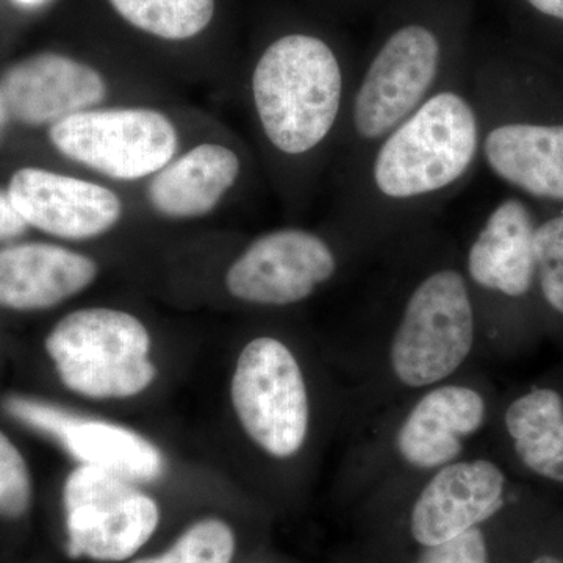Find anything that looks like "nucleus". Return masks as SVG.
Returning <instances> with one entry per match:
<instances>
[{"mask_svg":"<svg viewBox=\"0 0 563 563\" xmlns=\"http://www.w3.org/2000/svg\"><path fill=\"white\" fill-rule=\"evenodd\" d=\"M479 165L481 118L470 57L335 188L333 228L354 247L396 242L426 228L472 181Z\"/></svg>","mask_w":563,"mask_h":563,"instance_id":"f257e3e1","label":"nucleus"},{"mask_svg":"<svg viewBox=\"0 0 563 563\" xmlns=\"http://www.w3.org/2000/svg\"><path fill=\"white\" fill-rule=\"evenodd\" d=\"M473 0H391L357 66L332 162L335 188L396 125L442 90L473 52Z\"/></svg>","mask_w":563,"mask_h":563,"instance_id":"f03ea898","label":"nucleus"},{"mask_svg":"<svg viewBox=\"0 0 563 563\" xmlns=\"http://www.w3.org/2000/svg\"><path fill=\"white\" fill-rule=\"evenodd\" d=\"M355 76L351 52L320 32L280 33L255 58L252 114L288 198H301L332 165Z\"/></svg>","mask_w":563,"mask_h":563,"instance_id":"7ed1b4c3","label":"nucleus"},{"mask_svg":"<svg viewBox=\"0 0 563 563\" xmlns=\"http://www.w3.org/2000/svg\"><path fill=\"white\" fill-rule=\"evenodd\" d=\"M477 310L463 269L435 262L404 299L390 363L399 383L429 387L461 368L476 342Z\"/></svg>","mask_w":563,"mask_h":563,"instance_id":"20e7f679","label":"nucleus"},{"mask_svg":"<svg viewBox=\"0 0 563 563\" xmlns=\"http://www.w3.org/2000/svg\"><path fill=\"white\" fill-rule=\"evenodd\" d=\"M152 340L135 314L88 307L62 318L46 339L62 383L91 399H124L151 387L157 376Z\"/></svg>","mask_w":563,"mask_h":563,"instance_id":"39448f33","label":"nucleus"},{"mask_svg":"<svg viewBox=\"0 0 563 563\" xmlns=\"http://www.w3.org/2000/svg\"><path fill=\"white\" fill-rule=\"evenodd\" d=\"M58 154L114 181L151 179L176 157L179 129L152 107H95L49 128Z\"/></svg>","mask_w":563,"mask_h":563,"instance_id":"423d86ee","label":"nucleus"},{"mask_svg":"<svg viewBox=\"0 0 563 563\" xmlns=\"http://www.w3.org/2000/svg\"><path fill=\"white\" fill-rule=\"evenodd\" d=\"M342 243L335 233L274 229L252 239L225 273V290L254 307H290L307 301L342 269Z\"/></svg>","mask_w":563,"mask_h":563,"instance_id":"0eeeda50","label":"nucleus"},{"mask_svg":"<svg viewBox=\"0 0 563 563\" xmlns=\"http://www.w3.org/2000/svg\"><path fill=\"white\" fill-rule=\"evenodd\" d=\"M231 395L244 432L266 454L288 459L301 451L309 432V395L287 344L273 336L251 340L236 362Z\"/></svg>","mask_w":563,"mask_h":563,"instance_id":"6e6552de","label":"nucleus"},{"mask_svg":"<svg viewBox=\"0 0 563 563\" xmlns=\"http://www.w3.org/2000/svg\"><path fill=\"white\" fill-rule=\"evenodd\" d=\"M472 84L481 118V163L528 198L563 203V121L521 114L474 68Z\"/></svg>","mask_w":563,"mask_h":563,"instance_id":"1a4fd4ad","label":"nucleus"},{"mask_svg":"<svg viewBox=\"0 0 563 563\" xmlns=\"http://www.w3.org/2000/svg\"><path fill=\"white\" fill-rule=\"evenodd\" d=\"M63 506L74 559L125 561L146 544L161 521L157 504L136 484L90 465L69 474Z\"/></svg>","mask_w":563,"mask_h":563,"instance_id":"9d476101","label":"nucleus"},{"mask_svg":"<svg viewBox=\"0 0 563 563\" xmlns=\"http://www.w3.org/2000/svg\"><path fill=\"white\" fill-rule=\"evenodd\" d=\"M7 192L25 224L69 242L99 239L113 231L124 214L117 191L49 169H18Z\"/></svg>","mask_w":563,"mask_h":563,"instance_id":"9b49d317","label":"nucleus"},{"mask_svg":"<svg viewBox=\"0 0 563 563\" xmlns=\"http://www.w3.org/2000/svg\"><path fill=\"white\" fill-rule=\"evenodd\" d=\"M109 84L90 63L57 52L18 62L3 74L0 99L14 120L51 125L79 111L101 107Z\"/></svg>","mask_w":563,"mask_h":563,"instance_id":"f8f14e48","label":"nucleus"},{"mask_svg":"<svg viewBox=\"0 0 563 563\" xmlns=\"http://www.w3.org/2000/svg\"><path fill=\"white\" fill-rule=\"evenodd\" d=\"M536 211L520 198H506L493 207L474 233L463 262L473 299L518 301L536 284L533 233Z\"/></svg>","mask_w":563,"mask_h":563,"instance_id":"ddd939ff","label":"nucleus"},{"mask_svg":"<svg viewBox=\"0 0 563 563\" xmlns=\"http://www.w3.org/2000/svg\"><path fill=\"white\" fill-rule=\"evenodd\" d=\"M506 477L488 461L453 462L439 468L413 504L410 532L432 547L477 528L504 506Z\"/></svg>","mask_w":563,"mask_h":563,"instance_id":"4468645a","label":"nucleus"},{"mask_svg":"<svg viewBox=\"0 0 563 563\" xmlns=\"http://www.w3.org/2000/svg\"><path fill=\"white\" fill-rule=\"evenodd\" d=\"M242 152L231 144L207 141L181 152L147 181L146 199L165 220L209 217L242 181Z\"/></svg>","mask_w":563,"mask_h":563,"instance_id":"2eb2a0df","label":"nucleus"},{"mask_svg":"<svg viewBox=\"0 0 563 563\" xmlns=\"http://www.w3.org/2000/svg\"><path fill=\"white\" fill-rule=\"evenodd\" d=\"M95 258L51 243L0 250V307L44 310L87 290L98 279Z\"/></svg>","mask_w":563,"mask_h":563,"instance_id":"dca6fc26","label":"nucleus"},{"mask_svg":"<svg viewBox=\"0 0 563 563\" xmlns=\"http://www.w3.org/2000/svg\"><path fill=\"white\" fill-rule=\"evenodd\" d=\"M483 396L463 385L433 388L415 404L396 435L404 462L418 470H439L462 454L463 440L483 428Z\"/></svg>","mask_w":563,"mask_h":563,"instance_id":"f3484780","label":"nucleus"},{"mask_svg":"<svg viewBox=\"0 0 563 563\" xmlns=\"http://www.w3.org/2000/svg\"><path fill=\"white\" fill-rule=\"evenodd\" d=\"M62 444L81 465L95 466L133 484L152 483L165 472V459L154 443L113 422L79 417Z\"/></svg>","mask_w":563,"mask_h":563,"instance_id":"a211bd4d","label":"nucleus"},{"mask_svg":"<svg viewBox=\"0 0 563 563\" xmlns=\"http://www.w3.org/2000/svg\"><path fill=\"white\" fill-rule=\"evenodd\" d=\"M506 429L526 468L563 483V399L551 388H537L507 409Z\"/></svg>","mask_w":563,"mask_h":563,"instance_id":"6ab92c4d","label":"nucleus"},{"mask_svg":"<svg viewBox=\"0 0 563 563\" xmlns=\"http://www.w3.org/2000/svg\"><path fill=\"white\" fill-rule=\"evenodd\" d=\"M111 9L140 32L165 41H187L209 27L217 0H109Z\"/></svg>","mask_w":563,"mask_h":563,"instance_id":"aec40b11","label":"nucleus"},{"mask_svg":"<svg viewBox=\"0 0 563 563\" xmlns=\"http://www.w3.org/2000/svg\"><path fill=\"white\" fill-rule=\"evenodd\" d=\"M235 536L228 523L207 518L187 529L166 553L133 563H231Z\"/></svg>","mask_w":563,"mask_h":563,"instance_id":"412c9836","label":"nucleus"},{"mask_svg":"<svg viewBox=\"0 0 563 563\" xmlns=\"http://www.w3.org/2000/svg\"><path fill=\"white\" fill-rule=\"evenodd\" d=\"M533 257L536 282L544 302L563 314V213L537 222Z\"/></svg>","mask_w":563,"mask_h":563,"instance_id":"4be33fe9","label":"nucleus"},{"mask_svg":"<svg viewBox=\"0 0 563 563\" xmlns=\"http://www.w3.org/2000/svg\"><path fill=\"white\" fill-rule=\"evenodd\" d=\"M32 501L27 465L18 448L0 432V517L20 518Z\"/></svg>","mask_w":563,"mask_h":563,"instance_id":"5701e85b","label":"nucleus"},{"mask_svg":"<svg viewBox=\"0 0 563 563\" xmlns=\"http://www.w3.org/2000/svg\"><path fill=\"white\" fill-rule=\"evenodd\" d=\"M5 409L11 417L54 437L60 443L70 426L79 418L77 415L66 412L60 407L32 401L27 398L7 399Z\"/></svg>","mask_w":563,"mask_h":563,"instance_id":"b1692460","label":"nucleus"},{"mask_svg":"<svg viewBox=\"0 0 563 563\" xmlns=\"http://www.w3.org/2000/svg\"><path fill=\"white\" fill-rule=\"evenodd\" d=\"M415 563H488L487 543L477 528L432 547H424Z\"/></svg>","mask_w":563,"mask_h":563,"instance_id":"393cba45","label":"nucleus"},{"mask_svg":"<svg viewBox=\"0 0 563 563\" xmlns=\"http://www.w3.org/2000/svg\"><path fill=\"white\" fill-rule=\"evenodd\" d=\"M29 225L14 209L9 192L0 191V242L16 239Z\"/></svg>","mask_w":563,"mask_h":563,"instance_id":"a878e982","label":"nucleus"},{"mask_svg":"<svg viewBox=\"0 0 563 563\" xmlns=\"http://www.w3.org/2000/svg\"><path fill=\"white\" fill-rule=\"evenodd\" d=\"M523 2L544 20L563 24V0H523Z\"/></svg>","mask_w":563,"mask_h":563,"instance_id":"bb28decb","label":"nucleus"},{"mask_svg":"<svg viewBox=\"0 0 563 563\" xmlns=\"http://www.w3.org/2000/svg\"><path fill=\"white\" fill-rule=\"evenodd\" d=\"M532 563H563L561 559L554 558V555H540Z\"/></svg>","mask_w":563,"mask_h":563,"instance_id":"cd10ccee","label":"nucleus"},{"mask_svg":"<svg viewBox=\"0 0 563 563\" xmlns=\"http://www.w3.org/2000/svg\"><path fill=\"white\" fill-rule=\"evenodd\" d=\"M3 111H5V107H3L2 99H0V124H2Z\"/></svg>","mask_w":563,"mask_h":563,"instance_id":"c85d7f7f","label":"nucleus"},{"mask_svg":"<svg viewBox=\"0 0 563 563\" xmlns=\"http://www.w3.org/2000/svg\"><path fill=\"white\" fill-rule=\"evenodd\" d=\"M18 2H22V3H35V2H40V0H18Z\"/></svg>","mask_w":563,"mask_h":563,"instance_id":"c756f323","label":"nucleus"},{"mask_svg":"<svg viewBox=\"0 0 563 563\" xmlns=\"http://www.w3.org/2000/svg\"><path fill=\"white\" fill-rule=\"evenodd\" d=\"M350 2H351V0H350Z\"/></svg>","mask_w":563,"mask_h":563,"instance_id":"7c9ffc66","label":"nucleus"}]
</instances>
